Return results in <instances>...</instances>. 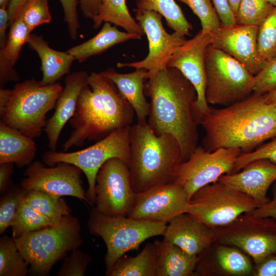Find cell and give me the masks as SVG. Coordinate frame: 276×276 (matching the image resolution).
Listing matches in <instances>:
<instances>
[{
	"instance_id": "1",
	"label": "cell",
	"mask_w": 276,
	"mask_h": 276,
	"mask_svg": "<svg viewBox=\"0 0 276 276\" xmlns=\"http://www.w3.org/2000/svg\"><path fill=\"white\" fill-rule=\"evenodd\" d=\"M144 92L150 99L147 124L157 135H173L186 161L198 146L201 116L195 88L179 70L167 67L146 80Z\"/></svg>"
},
{
	"instance_id": "2",
	"label": "cell",
	"mask_w": 276,
	"mask_h": 276,
	"mask_svg": "<svg viewBox=\"0 0 276 276\" xmlns=\"http://www.w3.org/2000/svg\"><path fill=\"white\" fill-rule=\"evenodd\" d=\"M205 132L202 146L252 151L265 141L276 139V103H267L265 94L252 93L239 102L221 108L210 107L200 121Z\"/></svg>"
},
{
	"instance_id": "3",
	"label": "cell",
	"mask_w": 276,
	"mask_h": 276,
	"mask_svg": "<svg viewBox=\"0 0 276 276\" xmlns=\"http://www.w3.org/2000/svg\"><path fill=\"white\" fill-rule=\"evenodd\" d=\"M135 114L112 81L100 73L91 72L69 121L72 130L62 145L63 152L74 146L82 147L86 141L96 142L116 130L130 127Z\"/></svg>"
},
{
	"instance_id": "4",
	"label": "cell",
	"mask_w": 276,
	"mask_h": 276,
	"mask_svg": "<svg viewBox=\"0 0 276 276\" xmlns=\"http://www.w3.org/2000/svg\"><path fill=\"white\" fill-rule=\"evenodd\" d=\"M131 151L129 165L135 193L173 182L176 171L183 162L180 146L172 135L156 134L147 124L129 127Z\"/></svg>"
},
{
	"instance_id": "5",
	"label": "cell",
	"mask_w": 276,
	"mask_h": 276,
	"mask_svg": "<svg viewBox=\"0 0 276 276\" xmlns=\"http://www.w3.org/2000/svg\"><path fill=\"white\" fill-rule=\"evenodd\" d=\"M32 275H48L53 265L82 244L80 223L71 214L54 224L13 238Z\"/></svg>"
},
{
	"instance_id": "6",
	"label": "cell",
	"mask_w": 276,
	"mask_h": 276,
	"mask_svg": "<svg viewBox=\"0 0 276 276\" xmlns=\"http://www.w3.org/2000/svg\"><path fill=\"white\" fill-rule=\"evenodd\" d=\"M63 88L58 83L44 85L35 79L16 84L0 108V122L33 139L39 137Z\"/></svg>"
},
{
	"instance_id": "7",
	"label": "cell",
	"mask_w": 276,
	"mask_h": 276,
	"mask_svg": "<svg viewBox=\"0 0 276 276\" xmlns=\"http://www.w3.org/2000/svg\"><path fill=\"white\" fill-rule=\"evenodd\" d=\"M168 223L134 219L128 216H109L92 206L87 221L90 234L101 237L107 248L104 257L105 274L115 263L129 251L137 250L147 239L163 236Z\"/></svg>"
},
{
	"instance_id": "8",
	"label": "cell",
	"mask_w": 276,
	"mask_h": 276,
	"mask_svg": "<svg viewBox=\"0 0 276 276\" xmlns=\"http://www.w3.org/2000/svg\"><path fill=\"white\" fill-rule=\"evenodd\" d=\"M205 63L208 104L226 106L254 92V75L234 58L211 44L206 50Z\"/></svg>"
},
{
	"instance_id": "9",
	"label": "cell",
	"mask_w": 276,
	"mask_h": 276,
	"mask_svg": "<svg viewBox=\"0 0 276 276\" xmlns=\"http://www.w3.org/2000/svg\"><path fill=\"white\" fill-rule=\"evenodd\" d=\"M261 205L241 191L218 181L196 191L190 199L185 213L217 228L231 223L240 215L251 212Z\"/></svg>"
},
{
	"instance_id": "10",
	"label": "cell",
	"mask_w": 276,
	"mask_h": 276,
	"mask_svg": "<svg viewBox=\"0 0 276 276\" xmlns=\"http://www.w3.org/2000/svg\"><path fill=\"white\" fill-rule=\"evenodd\" d=\"M130 157L129 127L116 130L82 150L71 152L50 150L43 154L42 160L49 166L65 163L79 167L86 177V197L89 205L93 206L95 203L96 179L101 166L112 158H120L129 166Z\"/></svg>"
},
{
	"instance_id": "11",
	"label": "cell",
	"mask_w": 276,
	"mask_h": 276,
	"mask_svg": "<svg viewBox=\"0 0 276 276\" xmlns=\"http://www.w3.org/2000/svg\"><path fill=\"white\" fill-rule=\"evenodd\" d=\"M215 241L235 246L247 254L254 265L276 254V219L251 213L215 228Z\"/></svg>"
},
{
	"instance_id": "12",
	"label": "cell",
	"mask_w": 276,
	"mask_h": 276,
	"mask_svg": "<svg viewBox=\"0 0 276 276\" xmlns=\"http://www.w3.org/2000/svg\"><path fill=\"white\" fill-rule=\"evenodd\" d=\"M241 153L239 148H220L209 151L197 146L189 158L178 166L173 182L183 187L190 199L200 188L218 181L223 175L232 173Z\"/></svg>"
},
{
	"instance_id": "13",
	"label": "cell",
	"mask_w": 276,
	"mask_h": 276,
	"mask_svg": "<svg viewBox=\"0 0 276 276\" xmlns=\"http://www.w3.org/2000/svg\"><path fill=\"white\" fill-rule=\"evenodd\" d=\"M94 207L109 216H127L136 193L131 183L128 165L118 158L106 161L96 179Z\"/></svg>"
},
{
	"instance_id": "14",
	"label": "cell",
	"mask_w": 276,
	"mask_h": 276,
	"mask_svg": "<svg viewBox=\"0 0 276 276\" xmlns=\"http://www.w3.org/2000/svg\"><path fill=\"white\" fill-rule=\"evenodd\" d=\"M162 18V16L157 12L135 10V19L148 41V54L140 61L119 62L118 67L144 68L148 72V78L167 67L173 54L187 39L185 35L178 32L168 33L163 26Z\"/></svg>"
},
{
	"instance_id": "15",
	"label": "cell",
	"mask_w": 276,
	"mask_h": 276,
	"mask_svg": "<svg viewBox=\"0 0 276 276\" xmlns=\"http://www.w3.org/2000/svg\"><path fill=\"white\" fill-rule=\"evenodd\" d=\"M82 173L73 164L60 163L48 167L36 160L27 166L20 185L27 191H39L56 197L73 196L89 204L82 187Z\"/></svg>"
},
{
	"instance_id": "16",
	"label": "cell",
	"mask_w": 276,
	"mask_h": 276,
	"mask_svg": "<svg viewBox=\"0 0 276 276\" xmlns=\"http://www.w3.org/2000/svg\"><path fill=\"white\" fill-rule=\"evenodd\" d=\"M189 198L181 186L171 182L136 193L133 206L127 216L138 219L168 223L185 213Z\"/></svg>"
},
{
	"instance_id": "17",
	"label": "cell",
	"mask_w": 276,
	"mask_h": 276,
	"mask_svg": "<svg viewBox=\"0 0 276 276\" xmlns=\"http://www.w3.org/2000/svg\"><path fill=\"white\" fill-rule=\"evenodd\" d=\"M211 40V33L201 30L178 48L167 65L179 70L194 86L197 94L196 105L201 117L209 112L211 107L205 99V58Z\"/></svg>"
},
{
	"instance_id": "18",
	"label": "cell",
	"mask_w": 276,
	"mask_h": 276,
	"mask_svg": "<svg viewBox=\"0 0 276 276\" xmlns=\"http://www.w3.org/2000/svg\"><path fill=\"white\" fill-rule=\"evenodd\" d=\"M258 26L221 24L211 33V44L234 58L251 74L256 75L264 65L258 48Z\"/></svg>"
},
{
	"instance_id": "19",
	"label": "cell",
	"mask_w": 276,
	"mask_h": 276,
	"mask_svg": "<svg viewBox=\"0 0 276 276\" xmlns=\"http://www.w3.org/2000/svg\"><path fill=\"white\" fill-rule=\"evenodd\" d=\"M254 264L239 248L216 241L198 256L195 275H253Z\"/></svg>"
},
{
	"instance_id": "20",
	"label": "cell",
	"mask_w": 276,
	"mask_h": 276,
	"mask_svg": "<svg viewBox=\"0 0 276 276\" xmlns=\"http://www.w3.org/2000/svg\"><path fill=\"white\" fill-rule=\"evenodd\" d=\"M163 237V240L178 246L188 254L198 256L215 241V228L185 213L168 223Z\"/></svg>"
},
{
	"instance_id": "21",
	"label": "cell",
	"mask_w": 276,
	"mask_h": 276,
	"mask_svg": "<svg viewBox=\"0 0 276 276\" xmlns=\"http://www.w3.org/2000/svg\"><path fill=\"white\" fill-rule=\"evenodd\" d=\"M218 181L241 191L262 205L269 201L268 190L276 181V164L267 159H257L237 172L223 175Z\"/></svg>"
},
{
	"instance_id": "22",
	"label": "cell",
	"mask_w": 276,
	"mask_h": 276,
	"mask_svg": "<svg viewBox=\"0 0 276 276\" xmlns=\"http://www.w3.org/2000/svg\"><path fill=\"white\" fill-rule=\"evenodd\" d=\"M88 76L86 72L82 71L74 72L65 77L64 87L56 102L54 112L47 120L43 130L50 150L56 151L61 132L74 114L79 94L87 84Z\"/></svg>"
},
{
	"instance_id": "23",
	"label": "cell",
	"mask_w": 276,
	"mask_h": 276,
	"mask_svg": "<svg viewBox=\"0 0 276 276\" xmlns=\"http://www.w3.org/2000/svg\"><path fill=\"white\" fill-rule=\"evenodd\" d=\"M100 73L114 83L131 106L136 116L137 123L147 124L150 103L146 99L144 88L148 72L144 68H137L132 73L121 74L113 68H109Z\"/></svg>"
},
{
	"instance_id": "24",
	"label": "cell",
	"mask_w": 276,
	"mask_h": 276,
	"mask_svg": "<svg viewBox=\"0 0 276 276\" xmlns=\"http://www.w3.org/2000/svg\"><path fill=\"white\" fill-rule=\"evenodd\" d=\"M36 151L33 138L0 122V165L13 163L20 168L28 166Z\"/></svg>"
},
{
	"instance_id": "25",
	"label": "cell",
	"mask_w": 276,
	"mask_h": 276,
	"mask_svg": "<svg viewBox=\"0 0 276 276\" xmlns=\"http://www.w3.org/2000/svg\"><path fill=\"white\" fill-rule=\"evenodd\" d=\"M27 43L41 60L42 78L40 81L42 84L56 83L63 76L69 74L71 66L76 60L74 56L66 51L60 52L51 48L42 36L31 34Z\"/></svg>"
},
{
	"instance_id": "26",
	"label": "cell",
	"mask_w": 276,
	"mask_h": 276,
	"mask_svg": "<svg viewBox=\"0 0 276 276\" xmlns=\"http://www.w3.org/2000/svg\"><path fill=\"white\" fill-rule=\"evenodd\" d=\"M157 251L156 276H193L198 256L191 255L164 240L154 242Z\"/></svg>"
},
{
	"instance_id": "27",
	"label": "cell",
	"mask_w": 276,
	"mask_h": 276,
	"mask_svg": "<svg viewBox=\"0 0 276 276\" xmlns=\"http://www.w3.org/2000/svg\"><path fill=\"white\" fill-rule=\"evenodd\" d=\"M142 36L120 31L116 26L104 22L101 30L94 37L66 52L81 63L90 57L99 55L116 45L130 40H141Z\"/></svg>"
},
{
	"instance_id": "28",
	"label": "cell",
	"mask_w": 276,
	"mask_h": 276,
	"mask_svg": "<svg viewBox=\"0 0 276 276\" xmlns=\"http://www.w3.org/2000/svg\"><path fill=\"white\" fill-rule=\"evenodd\" d=\"M157 251L155 243H147L136 256L120 258L108 276H156Z\"/></svg>"
},
{
	"instance_id": "29",
	"label": "cell",
	"mask_w": 276,
	"mask_h": 276,
	"mask_svg": "<svg viewBox=\"0 0 276 276\" xmlns=\"http://www.w3.org/2000/svg\"><path fill=\"white\" fill-rule=\"evenodd\" d=\"M93 28L98 29L102 22H107L120 27L126 32L142 35L145 33L131 15L126 0H102L99 14L93 20Z\"/></svg>"
},
{
	"instance_id": "30",
	"label": "cell",
	"mask_w": 276,
	"mask_h": 276,
	"mask_svg": "<svg viewBox=\"0 0 276 276\" xmlns=\"http://www.w3.org/2000/svg\"><path fill=\"white\" fill-rule=\"evenodd\" d=\"M136 9L154 11L165 19L167 26L174 32L190 36L192 25L185 17L175 0H135Z\"/></svg>"
},
{
	"instance_id": "31",
	"label": "cell",
	"mask_w": 276,
	"mask_h": 276,
	"mask_svg": "<svg viewBox=\"0 0 276 276\" xmlns=\"http://www.w3.org/2000/svg\"><path fill=\"white\" fill-rule=\"evenodd\" d=\"M30 265L19 251L13 237L0 239V276H26Z\"/></svg>"
},
{
	"instance_id": "32",
	"label": "cell",
	"mask_w": 276,
	"mask_h": 276,
	"mask_svg": "<svg viewBox=\"0 0 276 276\" xmlns=\"http://www.w3.org/2000/svg\"><path fill=\"white\" fill-rule=\"evenodd\" d=\"M26 201L40 214L55 220L71 214L72 210L61 197H56L46 193L37 191H28Z\"/></svg>"
},
{
	"instance_id": "33",
	"label": "cell",
	"mask_w": 276,
	"mask_h": 276,
	"mask_svg": "<svg viewBox=\"0 0 276 276\" xmlns=\"http://www.w3.org/2000/svg\"><path fill=\"white\" fill-rule=\"evenodd\" d=\"M58 220L46 217L35 211L26 199L22 202L11 225L13 238L51 225Z\"/></svg>"
},
{
	"instance_id": "34",
	"label": "cell",
	"mask_w": 276,
	"mask_h": 276,
	"mask_svg": "<svg viewBox=\"0 0 276 276\" xmlns=\"http://www.w3.org/2000/svg\"><path fill=\"white\" fill-rule=\"evenodd\" d=\"M274 7L265 0H241L235 14L236 24L259 27Z\"/></svg>"
},
{
	"instance_id": "35",
	"label": "cell",
	"mask_w": 276,
	"mask_h": 276,
	"mask_svg": "<svg viewBox=\"0 0 276 276\" xmlns=\"http://www.w3.org/2000/svg\"><path fill=\"white\" fill-rule=\"evenodd\" d=\"M28 191L15 185L5 193L0 201V234L11 226Z\"/></svg>"
},
{
	"instance_id": "36",
	"label": "cell",
	"mask_w": 276,
	"mask_h": 276,
	"mask_svg": "<svg viewBox=\"0 0 276 276\" xmlns=\"http://www.w3.org/2000/svg\"><path fill=\"white\" fill-rule=\"evenodd\" d=\"M258 48L264 61L276 57V6L259 26Z\"/></svg>"
},
{
	"instance_id": "37",
	"label": "cell",
	"mask_w": 276,
	"mask_h": 276,
	"mask_svg": "<svg viewBox=\"0 0 276 276\" xmlns=\"http://www.w3.org/2000/svg\"><path fill=\"white\" fill-rule=\"evenodd\" d=\"M6 45L2 50L11 64L14 66L19 58L21 49L27 41L31 31L19 18H16L10 24Z\"/></svg>"
},
{
	"instance_id": "38",
	"label": "cell",
	"mask_w": 276,
	"mask_h": 276,
	"mask_svg": "<svg viewBox=\"0 0 276 276\" xmlns=\"http://www.w3.org/2000/svg\"><path fill=\"white\" fill-rule=\"evenodd\" d=\"M20 18L32 32L34 28L52 20L48 0H28L16 18Z\"/></svg>"
},
{
	"instance_id": "39",
	"label": "cell",
	"mask_w": 276,
	"mask_h": 276,
	"mask_svg": "<svg viewBox=\"0 0 276 276\" xmlns=\"http://www.w3.org/2000/svg\"><path fill=\"white\" fill-rule=\"evenodd\" d=\"M189 6L199 19L203 31L212 32L220 21L211 0H177Z\"/></svg>"
},
{
	"instance_id": "40",
	"label": "cell",
	"mask_w": 276,
	"mask_h": 276,
	"mask_svg": "<svg viewBox=\"0 0 276 276\" xmlns=\"http://www.w3.org/2000/svg\"><path fill=\"white\" fill-rule=\"evenodd\" d=\"M91 258L82 250L76 249L66 257L57 272V276H83L87 271Z\"/></svg>"
},
{
	"instance_id": "41",
	"label": "cell",
	"mask_w": 276,
	"mask_h": 276,
	"mask_svg": "<svg viewBox=\"0 0 276 276\" xmlns=\"http://www.w3.org/2000/svg\"><path fill=\"white\" fill-rule=\"evenodd\" d=\"M263 158L276 164V139L268 143L261 144L255 150L241 153L237 159L232 173L239 171L254 160Z\"/></svg>"
},
{
	"instance_id": "42",
	"label": "cell",
	"mask_w": 276,
	"mask_h": 276,
	"mask_svg": "<svg viewBox=\"0 0 276 276\" xmlns=\"http://www.w3.org/2000/svg\"><path fill=\"white\" fill-rule=\"evenodd\" d=\"M254 80V93L265 94L276 89V57L265 61Z\"/></svg>"
},
{
	"instance_id": "43",
	"label": "cell",
	"mask_w": 276,
	"mask_h": 276,
	"mask_svg": "<svg viewBox=\"0 0 276 276\" xmlns=\"http://www.w3.org/2000/svg\"><path fill=\"white\" fill-rule=\"evenodd\" d=\"M62 5L64 21L67 25L68 31L73 40L77 38L78 30L80 25L78 20L77 7L78 0H59Z\"/></svg>"
},
{
	"instance_id": "44",
	"label": "cell",
	"mask_w": 276,
	"mask_h": 276,
	"mask_svg": "<svg viewBox=\"0 0 276 276\" xmlns=\"http://www.w3.org/2000/svg\"><path fill=\"white\" fill-rule=\"evenodd\" d=\"M221 24L233 27L236 25L235 15L227 0H211Z\"/></svg>"
},
{
	"instance_id": "45",
	"label": "cell",
	"mask_w": 276,
	"mask_h": 276,
	"mask_svg": "<svg viewBox=\"0 0 276 276\" xmlns=\"http://www.w3.org/2000/svg\"><path fill=\"white\" fill-rule=\"evenodd\" d=\"M13 66L7 59L3 51L0 50V86L4 88L5 85L10 81H18L19 77L13 69Z\"/></svg>"
},
{
	"instance_id": "46",
	"label": "cell",
	"mask_w": 276,
	"mask_h": 276,
	"mask_svg": "<svg viewBox=\"0 0 276 276\" xmlns=\"http://www.w3.org/2000/svg\"><path fill=\"white\" fill-rule=\"evenodd\" d=\"M254 276H276V254L271 255L254 265Z\"/></svg>"
},
{
	"instance_id": "47",
	"label": "cell",
	"mask_w": 276,
	"mask_h": 276,
	"mask_svg": "<svg viewBox=\"0 0 276 276\" xmlns=\"http://www.w3.org/2000/svg\"><path fill=\"white\" fill-rule=\"evenodd\" d=\"M272 193L271 199L250 213L258 216L276 219V181L273 183Z\"/></svg>"
},
{
	"instance_id": "48",
	"label": "cell",
	"mask_w": 276,
	"mask_h": 276,
	"mask_svg": "<svg viewBox=\"0 0 276 276\" xmlns=\"http://www.w3.org/2000/svg\"><path fill=\"white\" fill-rule=\"evenodd\" d=\"M79 3L83 15L93 20L99 13L102 0H80Z\"/></svg>"
},
{
	"instance_id": "49",
	"label": "cell",
	"mask_w": 276,
	"mask_h": 276,
	"mask_svg": "<svg viewBox=\"0 0 276 276\" xmlns=\"http://www.w3.org/2000/svg\"><path fill=\"white\" fill-rule=\"evenodd\" d=\"M14 172L13 163L0 165V193H6L9 189L11 183V175Z\"/></svg>"
},
{
	"instance_id": "50",
	"label": "cell",
	"mask_w": 276,
	"mask_h": 276,
	"mask_svg": "<svg viewBox=\"0 0 276 276\" xmlns=\"http://www.w3.org/2000/svg\"><path fill=\"white\" fill-rule=\"evenodd\" d=\"M9 25L8 9L0 7V49H4L7 42V28Z\"/></svg>"
},
{
	"instance_id": "51",
	"label": "cell",
	"mask_w": 276,
	"mask_h": 276,
	"mask_svg": "<svg viewBox=\"0 0 276 276\" xmlns=\"http://www.w3.org/2000/svg\"><path fill=\"white\" fill-rule=\"evenodd\" d=\"M27 1L28 0H11L8 8L9 25L14 20L18 13Z\"/></svg>"
},
{
	"instance_id": "52",
	"label": "cell",
	"mask_w": 276,
	"mask_h": 276,
	"mask_svg": "<svg viewBox=\"0 0 276 276\" xmlns=\"http://www.w3.org/2000/svg\"><path fill=\"white\" fill-rule=\"evenodd\" d=\"M266 102L267 103H276V89L265 94Z\"/></svg>"
},
{
	"instance_id": "53",
	"label": "cell",
	"mask_w": 276,
	"mask_h": 276,
	"mask_svg": "<svg viewBox=\"0 0 276 276\" xmlns=\"http://www.w3.org/2000/svg\"><path fill=\"white\" fill-rule=\"evenodd\" d=\"M235 15L236 14L241 0H227Z\"/></svg>"
},
{
	"instance_id": "54",
	"label": "cell",
	"mask_w": 276,
	"mask_h": 276,
	"mask_svg": "<svg viewBox=\"0 0 276 276\" xmlns=\"http://www.w3.org/2000/svg\"><path fill=\"white\" fill-rule=\"evenodd\" d=\"M11 0H0V7H5L8 9Z\"/></svg>"
},
{
	"instance_id": "55",
	"label": "cell",
	"mask_w": 276,
	"mask_h": 276,
	"mask_svg": "<svg viewBox=\"0 0 276 276\" xmlns=\"http://www.w3.org/2000/svg\"><path fill=\"white\" fill-rule=\"evenodd\" d=\"M265 1L270 3L274 6H276V0H265Z\"/></svg>"
},
{
	"instance_id": "56",
	"label": "cell",
	"mask_w": 276,
	"mask_h": 276,
	"mask_svg": "<svg viewBox=\"0 0 276 276\" xmlns=\"http://www.w3.org/2000/svg\"></svg>"
}]
</instances>
